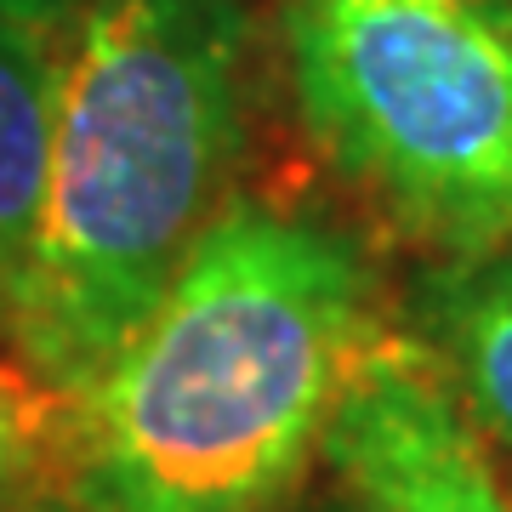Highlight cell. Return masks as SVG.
Wrapping results in <instances>:
<instances>
[{"label":"cell","instance_id":"cell-10","mask_svg":"<svg viewBox=\"0 0 512 512\" xmlns=\"http://www.w3.org/2000/svg\"><path fill=\"white\" fill-rule=\"evenodd\" d=\"M467 6H478V12H495V18H507L512 0H467Z\"/></svg>","mask_w":512,"mask_h":512},{"label":"cell","instance_id":"cell-5","mask_svg":"<svg viewBox=\"0 0 512 512\" xmlns=\"http://www.w3.org/2000/svg\"><path fill=\"white\" fill-rule=\"evenodd\" d=\"M63 35L0 18V336L12 325L23 268L40 234Z\"/></svg>","mask_w":512,"mask_h":512},{"label":"cell","instance_id":"cell-6","mask_svg":"<svg viewBox=\"0 0 512 512\" xmlns=\"http://www.w3.org/2000/svg\"><path fill=\"white\" fill-rule=\"evenodd\" d=\"M427 348L473 421L512 450V245L467 251L421 291Z\"/></svg>","mask_w":512,"mask_h":512},{"label":"cell","instance_id":"cell-2","mask_svg":"<svg viewBox=\"0 0 512 512\" xmlns=\"http://www.w3.org/2000/svg\"><path fill=\"white\" fill-rule=\"evenodd\" d=\"M234 0H86L57 63L52 171L6 342L80 399L217 222L245 131Z\"/></svg>","mask_w":512,"mask_h":512},{"label":"cell","instance_id":"cell-7","mask_svg":"<svg viewBox=\"0 0 512 512\" xmlns=\"http://www.w3.org/2000/svg\"><path fill=\"white\" fill-rule=\"evenodd\" d=\"M23 473H29V416H23V399L0 376V507L18 501Z\"/></svg>","mask_w":512,"mask_h":512},{"label":"cell","instance_id":"cell-1","mask_svg":"<svg viewBox=\"0 0 512 512\" xmlns=\"http://www.w3.org/2000/svg\"><path fill=\"white\" fill-rule=\"evenodd\" d=\"M365 342L348 239L262 205L222 211L74 399L86 512H279Z\"/></svg>","mask_w":512,"mask_h":512},{"label":"cell","instance_id":"cell-9","mask_svg":"<svg viewBox=\"0 0 512 512\" xmlns=\"http://www.w3.org/2000/svg\"><path fill=\"white\" fill-rule=\"evenodd\" d=\"M302 512H376V507H370L359 490H348V484H342L336 495H319V501H308Z\"/></svg>","mask_w":512,"mask_h":512},{"label":"cell","instance_id":"cell-8","mask_svg":"<svg viewBox=\"0 0 512 512\" xmlns=\"http://www.w3.org/2000/svg\"><path fill=\"white\" fill-rule=\"evenodd\" d=\"M80 6H86V0H0V18H18V23H29V29L63 35Z\"/></svg>","mask_w":512,"mask_h":512},{"label":"cell","instance_id":"cell-3","mask_svg":"<svg viewBox=\"0 0 512 512\" xmlns=\"http://www.w3.org/2000/svg\"><path fill=\"white\" fill-rule=\"evenodd\" d=\"M302 126L404 234L512 245V23L467 0H296Z\"/></svg>","mask_w":512,"mask_h":512},{"label":"cell","instance_id":"cell-4","mask_svg":"<svg viewBox=\"0 0 512 512\" xmlns=\"http://www.w3.org/2000/svg\"><path fill=\"white\" fill-rule=\"evenodd\" d=\"M325 450L376 512H512L444 376L387 336H370L359 353Z\"/></svg>","mask_w":512,"mask_h":512},{"label":"cell","instance_id":"cell-11","mask_svg":"<svg viewBox=\"0 0 512 512\" xmlns=\"http://www.w3.org/2000/svg\"><path fill=\"white\" fill-rule=\"evenodd\" d=\"M0 512H29V507H23V501H6V507H0Z\"/></svg>","mask_w":512,"mask_h":512}]
</instances>
